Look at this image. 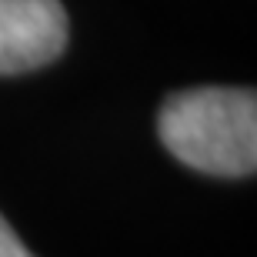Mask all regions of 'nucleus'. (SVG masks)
Here are the masks:
<instances>
[{
    "label": "nucleus",
    "instance_id": "nucleus-1",
    "mask_svg": "<svg viewBox=\"0 0 257 257\" xmlns=\"http://www.w3.org/2000/svg\"><path fill=\"white\" fill-rule=\"evenodd\" d=\"M161 144L181 164L214 177L257 171V97L250 87H191L164 100Z\"/></svg>",
    "mask_w": 257,
    "mask_h": 257
},
{
    "label": "nucleus",
    "instance_id": "nucleus-2",
    "mask_svg": "<svg viewBox=\"0 0 257 257\" xmlns=\"http://www.w3.org/2000/svg\"><path fill=\"white\" fill-rule=\"evenodd\" d=\"M67 47L60 0H0V77L47 67Z\"/></svg>",
    "mask_w": 257,
    "mask_h": 257
},
{
    "label": "nucleus",
    "instance_id": "nucleus-3",
    "mask_svg": "<svg viewBox=\"0 0 257 257\" xmlns=\"http://www.w3.org/2000/svg\"><path fill=\"white\" fill-rule=\"evenodd\" d=\"M0 257H34L30 247L17 237V230L7 224L4 214H0Z\"/></svg>",
    "mask_w": 257,
    "mask_h": 257
}]
</instances>
